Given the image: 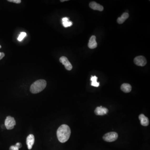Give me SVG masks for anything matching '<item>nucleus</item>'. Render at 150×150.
<instances>
[{
  "label": "nucleus",
  "instance_id": "obj_1",
  "mask_svg": "<svg viewBox=\"0 0 150 150\" xmlns=\"http://www.w3.org/2000/svg\"><path fill=\"white\" fill-rule=\"evenodd\" d=\"M71 134V131L68 125L63 124L57 130V136L59 141L62 143L68 141Z\"/></svg>",
  "mask_w": 150,
  "mask_h": 150
},
{
  "label": "nucleus",
  "instance_id": "obj_2",
  "mask_svg": "<svg viewBox=\"0 0 150 150\" xmlns=\"http://www.w3.org/2000/svg\"><path fill=\"white\" fill-rule=\"evenodd\" d=\"M46 85L47 83L45 80L43 79L37 80L31 85L30 91L34 94L39 93L45 89Z\"/></svg>",
  "mask_w": 150,
  "mask_h": 150
},
{
  "label": "nucleus",
  "instance_id": "obj_3",
  "mask_svg": "<svg viewBox=\"0 0 150 150\" xmlns=\"http://www.w3.org/2000/svg\"><path fill=\"white\" fill-rule=\"evenodd\" d=\"M118 138V134L115 132H109L105 134L103 136V140L107 142H111L115 141Z\"/></svg>",
  "mask_w": 150,
  "mask_h": 150
},
{
  "label": "nucleus",
  "instance_id": "obj_4",
  "mask_svg": "<svg viewBox=\"0 0 150 150\" xmlns=\"http://www.w3.org/2000/svg\"><path fill=\"white\" fill-rule=\"evenodd\" d=\"M16 124V122L13 117L11 116H7L5 121V126L8 130H11L14 128Z\"/></svg>",
  "mask_w": 150,
  "mask_h": 150
},
{
  "label": "nucleus",
  "instance_id": "obj_5",
  "mask_svg": "<svg viewBox=\"0 0 150 150\" xmlns=\"http://www.w3.org/2000/svg\"><path fill=\"white\" fill-rule=\"evenodd\" d=\"M134 63L138 66H144L147 63V61L144 56H140L134 58Z\"/></svg>",
  "mask_w": 150,
  "mask_h": 150
},
{
  "label": "nucleus",
  "instance_id": "obj_6",
  "mask_svg": "<svg viewBox=\"0 0 150 150\" xmlns=\"http://www.w3.org/2000/svg\"><path fill=\"white\" fill-rule=\"evenodd\" d=\"M60 62L62 64L64 65L65 68H66L68 71H71L73 68V66L71 65V63L69 62L68 58L65 56H62L59 59Z\"/></svg>",
  "mask_w": 150,
  "mask_h": 150
},
{
  "label": "nucleus",
  "instance_id": "obj_7",
  "mask_svg": "<svg viewBox=\"0 0 150 150\" xmlns=\"http://www.w3.org/2000/svg\"><path fill=\"white\" fill-rule=\"evenodd\" d=\"M35 142V138L33 134H30L26 138V144L28 149L30 150L32 148Z\"/></svg>",
  "mask_w": 150,
  "mask_h": 150
},
{
  "label": "nucleus",
  "instance_id": "obj_8",
  "mask_svg": "<svg viewBox=\"0 0 150 150\" xmlns=\"http://www.w3.org/2000/svg\"><path fill=\"white\" fill-rule=\"evenodd\" d=\"M94 112L96 115L103 116L108 112V110L107 108L101 106L100 107H97L95 109Z\"/></svg>",
  "mask_w": 150,
  "mask_h": 150
},
{
  "label": "nucleus",
  "instance_id": "obj_9",
  "mask_svg": "<svg viewBox=\"0 0 150 150\" xmlns=\"http://www.w3.org/2000/svg\"><path fill=\"white\" fill-rule=\"evenodd\" d=\"M96 37L95 36H92L90 38L88 43V47L90 49H94L97 46V43L96 41Z\"/></svg>",
  "mask_w": 150,
  "mask_h": 150
},
{
  "label": "nucleus",
  "instance_id": "obj_10",
  "mask_svg": "<svg viewBox=\"0 0 150 150\" xmlns=\"http://www.w3.org/2000/svg\"><path fill=\"white\" fill-rule=\"evenodd\" d=\"M89 6L91 9L94 10H98L100 11H103V6L94 1L91 2L89 3Z\"/></svg>",
  "mask_w": 150,
  "mask_h": 150
},
{
  "label": "nucleus",
  "instance_id": "obj_11",
  "mask_svg": "<svg viewBox=\"0 0 150 150\" xmlns=\"http://www.w3.org/2000/svg\"><path fill=\"white\" fill-rule=\"evenodd\" d=\"M139 119L141 121V125L144 126H148L149 123V120L144 114H141L139 115Z\"/></svg>",
  "mask_w": 150,
  "mask_h": 150
},
{
  "label": "nucleus",
  "instance_id": "obj_12",
  "mask_svg": "<svg viewBox=\"0 0 150 150\" xmlns=\"http://www.w3.org/2000/svg\"><path fill=\"white\" fill-rule=\"evenodd\" d=\"M129 14L127 13H124L123 14L121 15V17H118L117 19V23L118 24H122L124 23V21L128 19L129 17Z\"/></svg>",
  "mask_w": 150,
  "mask_h": 150
},
{
  "label": "nucleus",
  "instance_id": "obj_13",
  "mask_svg": "<svg viewBox=\"0 0 150 150\" xmlns=\"http://www.w3.org/2000/svg\"><path fill=\"white\" fill-rule=\"evenodd\" d=\"M121 88L123 92L128 93L131 91L132 87L128 83H123L121 85Z\"/></svg>",
  "mask_w": 150,
  "mask_h": 150
},
{
  "label": "nucleus",
  "instance_id": "obj_14",
  "mask_svg": "<svg viewBox=\"0 0 150 150\" xmlns=\"http://www.w3.org/2000/svg\"><path fill=\"white\" fill-rule=\"evenodd\" d=\"M62 23L63 25L65 28L70 27L71 26L73 23L71 21H69V18L67 17H65L62 18Z\"/></svg>",
  "mask_w": 150,
  "mask_h": 150
},
{
  "label": "nucleus",
  "instance_id": "obj_15",
  "mask_svg": "<svg viewBox=\"0 0 150 150\" xmlns=\"http://www.w3.org/2000/svg\"><path fill=\"white\" fill-rule=\"evenodd\" d=\"M98 78L96 76H92L91 78V86L95 87H98L99 86V83L97 82Z\"/></svg>",
  "mask_w": 150,
  "mask_h": 150
},
{
  "label": "nucleus",
  "instance_id": "obj_16",
  "mask_svg": "<svg viewBox=\"0 0 150 150\" xmlns=\"http://www.w3.org/2000/svg\"><path fill=\"white\" fill-rule=\"evenodd\" d=\"M22 147V144L20 143H17L15 146H12L10 148V150H19V148Z\"/></svg>",
  "mask_w": 150,
  "mask_h": 150
},
{
  "label": "nucleus",
  "instance_id": "obj_17",
  "mask_svg": "<svg viewBox=\"0 0 150 150\" xmlns=\"http://www.w3.org/2000/svg\"><path fill=\"white\" fill-rule=\"evenodd\" d=\"M26 36V33H25V32H21V33H20V35H19L18 38V40L19 41H22L24 37Z\"/></svg>",
  "mask_w": 150,
  "mask_h": 150
},
{
  "label": "nucleus",
  "instance_id": "obj_18",
  "mask_svg": "<svg viewBox=\"0 0 150 150\" xmlns=\"http://www.w3.org/2000/svg\"><path fill=\"white\" fill-rule=\"evenodd\" d=\"M8 1L10 2H13L16 3H21V0H8Z\"/></svg>",
  "mask_w": 150,
  "mask_h": 150
},
{
  "label": "nucleus",
  "instance_id": "obj_19",
  "mask_svg": "<svg viewBox=\"0 0 150 150\" xmlns=\"http://www.w3.org/2000/svg\"><path fill=\"white\" fill-rule=\"evenodd\" d=\"M5 56V54L3 53H1L0 52V60H1L3 57Z\"/></svg>",
  "mask_w": 150,
  "mask_h": 150
},
{
  "label": "nucleus",
  "instance_id": "obj_20",
  "mask_svg": "<svg viewBox=\"0 0 150 150\" xmlns=\"http://www.w3.org/2000/svg\"><path fill=\"white\" fill-rule=\"evenodd\" d=\"M68 1V0H63H63H61V2H64V1Z\"/></svg>",
  "mask_w": 150,
  "mask_h": 150
},
{
  "label": "nucleus",
  "instance_id": "obj_21",
  "mask_svg": "<svg viewBox=\"0 0 150 150\" xmlns=\"http://www.w3.org/2000/svg\"><path fill=\"white\" fill-rule=\"evenodd\" d=\"M1 48V45H0V48Z\"/></svg>",
  "mask_w": 150,
  "mask_h": 150
}]
</instances>
